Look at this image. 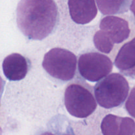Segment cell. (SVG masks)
Returning a JSON list of instances; mask_svg holds the SVG:
<instances>
[{
  "instance_id": "1",
  "label": "cell",
  "mask_w": 135,
  "mask_h": 135,
  "mask_svg": "<svg viewBox=\"0 0 135 135\" xmlns=\"http://www.w3.org/2000/svg\"><path fill=\"white\" fill-rule=\"evenodd\" d=\"M17 26L28 39L42 40L57 25L59 12L54 0H20L16 10Z\"/></svg>"
},
{
  "instance_id": "2",
  "label": "cell",
  "mask_w": 135,
  "mask_h": 135,
  "mask_svg": "<svg viewBox=\"0 0 135 135\" xmlns=\"http://www.w3.org/2000/svg\"><path fill=\"white\" fill-rule=\"evenodd\" d=\"M64 102L67 112L77 118H86L97 108L94 88L81 81H75L67 86L65 91Z\"/></svg>"
},
{
  "instance_id": "3",
  "label": "cell",
  "mask_w": 135,
  "mask_h": 135,
  "mask_svg": "<svg viewBox=\"0 0 135 135\" xmlns=\"http://www.w3.org/2000/svg\"><path fill=\"white\" fill-rule=\"evenodd\" d=\"M94 88L98 104L105 109H111L120 106L125 102L130 88L122 75L111 73L99 80Z\"/></svg>"
},
{
  "instance_id": "4",
  "label": "cell",
  "mask_w": 135,
  "mask_h": 135,
  "mask_svg": "<svg viewBox=\"0 0 135 135\" xmlns=\"http://www.w3.org/2000/svg\"><path fill=\"white\" fill-rule=\"evenodd\" d=\"M77 59L73 53L60 47H55L45 54L42 67L54 79L69 81L73 79L76 70Z\"/></svg>"
},
{
  "instance_id": "5",
  "label": "cell",
  "mask_w": 135,
  "mask_h": 135,
  "mask_svg": "<svg viewBox=\"0 0 135 135\" xmlns=\"http://www.w3.org/2000/svg\"><path fill=\"white\" fill-rule=\"evenodd\" d=\"M78 69L84 79L90 82H98L111 73L113 63L104 54L88 52L79 57Z\"/></svg>"
},
{
  "instance_id": "6",
  "label": "cell",
  "mask_w": 135,
  "mask_h": 135,
  "mask_svg": "<svg viewBox=\"0 0 135 135\" xmlns=\"http://www.w3.org/2000/svg\"><path fill=\"white\" fill-rule=\"evenodd\" d=\"M100 28L104 30L114 44H121L127 40L131 30L126 20L113 15H107L100 21Z\"/></svg>"
},
{
  "instance_id": "7",
  "label": "cell",
  "mask_w": 135,
  "mask_h": 135,
  "mask_svg": "<svg viewBox=\"0 0 135 135\" xmlns=\"http://www.w3.org/2000/svg\"><path fill=\"white\" fill-rule=\"evenodd\" d=\"M68 6L71 18L79 25L89 23L97 16L95 0H69Z\"/></svg>"
},
{
  "instance_id": "8",
  "label": "cell",
  "mask_w": 135,
  "mask_h": 135,
  "mask_svg": "<svg viewBox=\"0 0 135 135\" xmlns=\"http://www.w3.org/2000/svg\"><path fill=\"white\" fill-rule=\"evenodd\" d=\"M3 71L5 77L10 81H18L27 75L30 64L28 59L17 53L7 55L3 62Z\"/></svg>"
},
{
  "instance_id": "9",
  "label": "cell",
  "mask_w": 135,
  "mask_h": 135,
  "mask_svg": "<svg viewBox=\"0 0 135 135\" xmlns=\"http://www.w3.org/2000/svg\"><path fill=\"white\" fill-rule=\"evenodd\" d=\"M101 130L104 135H132L135 133V122L130 117L109 114L103 119Z\"/></svg>"
},
{
  "instance_id": "10",
  "label": "cell",
  "mask_w": 135,
  "mask_h": 135,
  "mask_svg": "<svg viewBox=\"0 0 135 135\" xmlns=\"http://www.w3.org/2000/svg\"><path fill=\"white\" fill-rule=\"evenodd\" d=\"M115 65L124 75L135 79V38L121 47Z\"/></svg>"
},
{
  "instance_id": "11",
  "label": "cell",
  "mask_w": 135,
  "mask_h": 135,
  "mask_svg": "<svg viewBox=\"0 0 135 135\" xmlns=\"http://www.w3.org/2000/svg\"><path fill=\"white\" fill-rule=\"evenodd\" d=\"M133 0H96L100 11L104 15L125 13L130 9Z\"/></svg>"
},
{
  "instance_id": "12",
  "label": "cell",
  "mask_w": 135,
  "mask_h": 135,
  "mask_svg": "<svg viewBox=\"0 0 135 135\" xmlns=\"http://www.w3.org/2000/svg\"><path fill=\"white\" fill-rule=\"evenodd\" d=\"M94 44L98 50L104 54H109L112 51L115 44L104 30L100 29L96 32L93 38Z\"/></svg>"
},
{
  "instance_id": "13",
  "label": "cell",
  "mask_w": 135,
  "mask_h": 135,
  "mask_svg": "<svg viewBox=\"0 0 135 135\" xmlns=\"http://www.w3.org/2000/svg\"><path fill=\"white\" fill-rule=\"evenodd\" d=\"M125 108L129 114L135 119V86L128 96L125 103Z\"/></svg>"
},
{
  "instance_id": "14",
  "label": "cell",
  "mask_w": 135,
  "mask_h": 135,
  "mask_svg": "<svg viewBox=\"0 0 135 135\" xmlns=\"http://www.w3.org/2000/svg\"><path fill=\"white\" fill-rule=\"evenodd\" d=\"M130 9L132 13L134 15V17L135 18V0H133L131 2V4Z\"/></svg>"
},
{
  "instance_id": "15",
  "label": "cell",
  "mask_w": 135,
  "mask_h": 135,
  "mask_svg": "<svg viewBox=\"0 0 135 135\" xmlns=\"http://www.w3.org/2000/svg\"><path fill=\"white\" fill-rule=\"evenodd\" d=\"M134 134H135V133H134Z\"/></svg>"
}]
</instances>
